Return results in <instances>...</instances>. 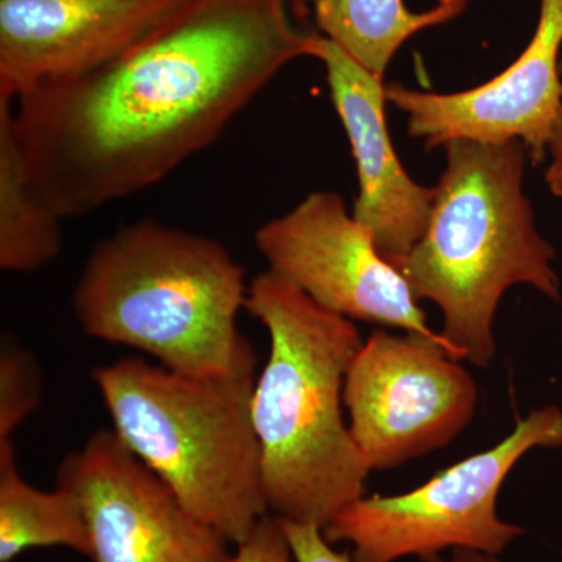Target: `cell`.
Here are the masks:
<instances>
[{
    "instance_id": "cell-10",
    "label": "cell",
    "mask_w": 562,
    "mask_h": 562,
    "mask_svg": "<svg viewBox=\"0 0 562 562\" xmlns=\"http://www.w3.org/2000/svg\"><path fill=\"white\" fill-rule=\"evenodd\" d=\"M562 0H541L531 43L501 76L472 90L439 94L384 85L386 102L408 116V132L427 147L453 140H519L538 165L546 158L562 105Z\"/></svg>"
},
{
    "instance_id": "cell-12",
    "label": "cell",
    "mask_w": 562,
    "mask_h": 562,
    "mask_svg": "<svg viewBox=\"0 0 562 562\" xmlns=\"http://www.w3.org/2000/svg\"><path fill=\"white\" fill-rule=\"evenodd\" d=\"M313 58L324 63L336 113L341 117L357 162L353 217L391 265L420 241L435 201V188L422 187L403 169L387 132L383 79L358 65L325 36H316Z\"/></svg>"
},
{
    "instance_id": "cell-20",
    "label": "cell",
    "mask_w": 562,
    "mask_h": 562,
    "mask_svg": "<svg viewBox=\"0 0 562 562\" xmlns=\"http://www.w3.org/2000/svg\"><path fill=\"white\" fill-rule=\"evenodd\" d=\"M449 562H502L495 554L475 552V550H453Z\"/></svg>"
},
{
    "instance_id": "cell-14",
    "label": "cell",
    "mask_w": 562,
    "mask_h": 562,
    "mask_svg": "<svg viewBox=\"0 0 562 562\" xmlns=\"http://www.w3.org/2000/svg\"><path fill=\"white\" fill-rule=\"evenodd\" d=\"M66 547L91 557L87 517L72 492L25 482L11 439H0V562L36 547Z\"/></svg>"
},
{
    "instance_id": "cell-1",
    "label": "cell",
    "mask_w": 562,
    "mask_h": 562,
    "mask_svg": "<svg viewBox=\"0 0 562 562\" xmlns=\"http://www.w3.org/2000/svg\"><path fill=\"white\" fill-rule=\"evenodd\" d=\"M316 36L286 0H181L113 60L14 99L33 194L66 220L158 183L284 66L313 57Z\"/></svg>"
},
{
    "instance_id": "cell-3",
    "label": "cell",
    "mask_w": 562,
    "mask_h": 562,
    "mask_svg": "<svg viewBox=\"0 0 562 562\" xmlns=\"http://www.w3.org/2000/svg\"><path fill=\"white\" fill-rule=\"evenodd\" d=\"M427 231L395 262L417 301L438 306L442 330L462 361L484 368L497 346L494 319L503 294L528 284L561 302L557 251L536 227L524 192L519 140L447 144Z\"/></svg>"
},
{
    "instance_id": "cell-7",
    "label": "cell",
    "mask_w": 562,
    "mask_h": 562,
    "mask_svg": "<svg viewBox=\"0 0 562 562\" xmlns=\"http://www.w3.org/2000/svg\"><path fill=\"white\" fill-rule=\"evenodd\" d=\"M476 403L475 380L461 361L414 333L373 331L344 383L350 435L371 472L449 446Z\"/></svg>"
},
{
    "instance_id": "cell-6",
    "label": "cell",
    "mask_w": 562,
    "mask_h": 562,
    "mask_svg": "<svg viewBox=\"0 0 562 562\" xmlns=\"http://www.w3.org/2000/svg\"><path fill=\"white\" fill-rule=\"evenodd\" d=\"M560 447L562 409L543 406L517 422L492 449L405 494L358 498L322 530L331 543H349L353 562H438L447 550L498 557L525 532L498 516L503 483L531 450Z\"/></svg>"
},
{
    "instance_id": "cell-4",
    "label": "cell",
    "mask_w": 562,
    "mask_h": 562,
    "mask_svg": "<svg viewBox=\"0 0 562 562\" xmlns=\"http://www.w3.org/2000/svg\"><path fill=\"white\" fill-rule=\"evenodd\" d=\"M246 269L216 239L157 221L125 225L91 251L72 295L81 330L171 371H232L254 349L238 330Z\"/></svg>"
},
{
    "instance_id": "cell-15",
    "label": "cell",
    "mask_w": 562,
    "mask_h": 562,
    "mask_svg": "<svg viewBox=\"0 0 562 562\" xmlns=\"http://www.w3.org/2000/svg\"><path fill=\"white\" fill-rule=\"evenodd\" d=\"M61 217L33 194L25 171L14 99L0 94V268L33 272L61 251Z\"/></svg>"
},
{
    "instance_id": "cell-11",
    "label": "cell",
    "mask_w": 562,
    "mask_h": 562,
    "mask_svg": "<svg viewBox=\"0 0 562 562\" xmlns=\"http://www.w3.org/2000/svg\"><path fill=\"white\" fill-rule=\"evenodd\" d=\"M181 0H0V94L105 65Z\"/></svg>"
},
{
    "instance_id": "cell-5",
    "label": "cell",
    "mask_w": 562,
    "mask_h": 562,
    "mask_svg": "<svg viewBox=\"0 0 562 562\" xmlns=\"http://www.w3.org/2000/svg\"><path fill=\"white\" fill-rule=\"evenodd\" d=\"M257 364L251 349L232 371L211 375L139 358L92 372L114 435L188 512L233 546L269 514L251 422Z\"/></svg>"
},
{
    "instance_id": "cell-18",
    "label": "cell",
    "mask_w": 562,
    "mask_h": 562,
    "mask_svg": "<svg viewBox=\"0 0 562 562\" xmlns=\"http://www.w3.org/2000/svg\"><path fill=\"white\" fill-rule=\"evenodd\" d=\"M295 562H353L349 552H338L317 525L279 519Z\"/></svg>"
},
{
    "instance_id": "cell-17",
    "label": "cell",
    "mask_w": 562,
    "mask_h": 562,
    "mask_svg": "<svg viewBox=\"0 0 562 562\" xmlns=\"http://www.w3.org/2000/svg\"><path fill=\"white\" fill-rule=\"evenodd\" d=\"M235 547L227 562H295L279 517L269 514Z\"/></svg>"
},
{
    "instance_id": "cell-19",
    "label": "cell",
    "mask_w": 562,
    "mask_h": 562,
    "mask_svg": "<svg viewBox=\"0 0 562 562\" xmlns=\"http://www.w3.org/2000/svg\"><path fill=\"white\" fill-rule=\"evenodd\" d=\"M550 162L546 172V181L553 195L562 199V105L553 136L549 144Z\"/></svg>"
},
{
    "instance_id": "cell-13",
    "label": "cell",
    "mask_w": 562,
    "mask_h": 562,
    "mask_svg": "<svg viewBox=\"0 0 562 562\" xmlns=\"http://www.w3.org/2000/svg\"><path fill=\"white\" fill-rule=\"evenodd\" d=\"M325 38L358 65L383 79L395 52L414 33L457 18L468 0H439L435 9L414 13L403 0H302Z\"/></svg>"
},
{
    "instance_id": "cell-9",
    "label": "cell",
    "mask_w": 562,
    "mask_h": 562,
    "mask_svg": "<svg viewBox=\"0 0 562 562\" xmlns=\"http://www.w3.org/2000/svg\"><path fill=\"white\" fill-rule=\"evenodd\" d=\"M87 517L92 562H227L231 542L122 443L98 431L57 471Z\"/></svg>"
},
{
    "instance_id": "cell-8",
    "label": "cell",
    "mask_w": 562,
    "mask_h": 562,
    "mask_svg": "<svg viewBox=\"0 0 562 562\" xmlns=\"http://www.w3.org/2000/svg\"><path fill=\"white\" fill-rule=\"evenodd\" d=\"M254 239L269 271L327 312L424 336L462 361L452 344L428 325L408 281L336 192H312L283 216L262 224Z\"/></svg>"
},
{
    "instance_id": "cell-21",
    "label": "cell",
    "mask_w": 562,
    "mask_h": 562,
    "mask_svg": "<svg viewBox=\"0 0 562 562\" xmlns=\"http://www.w3.org/2000/svg\"><path fill=\"white\" fill-rule=\"evenodd\" d=\"M561 74H562V57H561Z\"/></svg>"
},
{
    "instance_id": "cell-16",
    "label": "cell",
    "mask_w": 562,
    "mask_h": 562,
    "mask_svg": "<svg viewBox=\"0 0 562 562\" xmlns=\"http://www.w3.org/2000/svg\"><path fill=\"white\" fill-rule=\"evenodd\" d=\"M43 375L29 349L3 338L0 349V439H10L41 402Z\"/></svg>"
},
{
    "instance_id": "cell-2",
    "label": "cell",
    "mask_w": 562,
    "mask_h": 562,
    "mask_svg": "<svg viewBox=\"0 0 562 562\" xmlns=\"http://www.w3.org/2000/svg\"><path fill=\"white\" fill-rule=\"evenodd\" d=\"M244 310L271 341L251 394L269 512L325 528L364 495L371 473L342 416L344 383L364 339L269 269L250 280Z\"/></svg>"
}]
</instances>
